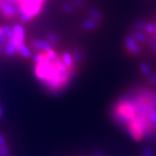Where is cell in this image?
<instances>
[{
  "mask_svg": "<svg viewBox=\"0 0 156 156\" xmlns=\"http://www.w3.org/2000/svg\"><path fill=\"white\" fill-rule=\"evenodd\" d=\"M62 8L66 12H71L73 11V7L70 5H64Z\"/></svg>",
  "mask_w": 156,
  "mask_h": 156,
  "instance_id": "cell-10",
  "label": "cell"
},
{
  "mask_svg": "<svg viewBox=\"0 0 156 156\" xmlns=\"http://www.w3.org/2000/svg\"><path fill=\"white\" fill-rule=\"evenodd\" d=\"M61 58L62 62L66 65V67L69 70H72L73 67H74V62H75L72 54H70L69 52H63L62 54Z\"/></svg>",
  "mask_w": 156,
  "mask_h": 156,
  "instance_id": "cell-6",
  "label": "cell"
},
{
  "mask_svg": "<svg viewBox=\"0 0 156 156\" xmlns=\"http://www.w3.org/2000/svg\"><path fill=\"white\" fill-rule=\"evenodd\" d=\"M149 119H150L151 122H153L156 126V111L153 110L149 114Z\"/></svg>",
  "mask_w": 156,
  "mask_h": 156,
  "instance_id": "cell-9",
  "label": "cell"
},
{
  "mask_svg": "<svg viewBox=\"0 0 156 156\" xmlns=\"http://www.w3.org/2000/svg\"><path fill=\"white\" fill-rule=\"evenodd\" d=\"M0 150H1V156H9L10 155V152L8 147L5 145L0 147Z\"/></svg>",
  "mask_w": 156,
  "mask_h": 156,
  "instance_id": "cell-8",
  "label": "cell"
},
{
  "mask_svg": "<svg viewBox=\"0 0 156 156\" xmlns=\"http://www.w3.org/2000/svg\"><path fill=\"white\" fill-rule=\"evenodd\" d=\"M3 50H4V44L0 43V52H1Z\"/></svg>",
  "mask_w": 156,
  "mask_h": 156,
  "instance_id": "cell-12",
  "label": "cell"
},
{
  "mask_svg": "<svg viewBox=\"0 0 156 156\" xmlns=\"http://www.w3.org/2000/svg\"><path fill=\"white\" fill-rule=\"evenodd\" d=\"M0 156H1V150H0Z\"/></svg>",
  "mask_w": 156,
  "mask_h": 156,
  "instance_id": "cell-13",
  "label": "cell"
},
{
  "mask_svg": "<svg viewBox=\"0 0 156 156\" xmlns=\"http://www.w3.org/2000/svg\"><path fill=\"white\" fill-rule=\"evenodd\" d=\"M5 145V137L0 134V147Z\"/></svg>",
  "mask_w": 156,
  "mask_h": 156,
  "instance_id": "cell-11",
  "label": "cell"
},
{
  "mask_svg": "<svg viewBox=\"0 0 156 156\" xmlns=\"http://www.w3.org/2000/svg\"><path fill=\"white\" fill-rule=\"evenodd\" d=\"M17 53L20 54L23 57H25V58H30L31 57V51L24 44L18 46Z\"/></svg>",
  "mask_w": 156,
  "mask_h": 156,
  "instance_id": "cell-7",
  "label": "cell"
},
{
  "mask_svg": "<svg viewBox=\"0 0 156 156\" xmlns=\"http://www.w3.org/2000/svg\"><path fill=\"white\" fill-rule=\"evenodd\" d=\"M0 115H1V109H0Z\"/></svg>",
  "mask_w": 156,
  "mask_h": 156,
  "instance_id": "cell-14",
  "label": "cell"
},
{
  "mask_svg": "<svg viewBox=\"0 0 156 156\" xmlns=\"http://www.w3.org/2000/svg\"><path fill=\"white\" fill-rule=\"evenodd\" d=\"M124 48L130 56H140L145 50L156 53V14L135 23L124 39Z\"/></svg>",
  "mask_w": 156,
  "mask_h": 156,
  "instance_id": "cell-1",
  "label": "cell"
},
{
  "mask_svg": "<svg viewBox=\"0 0 156 156\" xmlns=\"http://www.w3.org/2000/svg\"><path fill=\"white\" fill-rule=\"evenodd\" d=\"M19 7V21L28 23L42 12L46 0H15Z\"/></svg>",
  "mask_w": 156,
  "mask_h": 156,
  "instance_id": "cell-2",
  "label": "cell"
},
{
  "mask_svg": "<svg viewBox=\"0 0 156 156\" xmlns=\"http://www.w3.org/2000/svg\"><path fill=\"white\" fill-rule=\"evenodd\" d=\"M117 112L120 115V118L125 120V121L128 120V119H132L134 116V107L130 104H128V103L122 104Z\"/></svg>",
  "mask_w": 156,
  "mask_h": 156,
  "instance_id": "cell-5",
  "label": "cell"
},
{
  "mask_svg": "<svg viewBox=\"0 0 156 156\" xmlns=\"http://www.w3.org/2000/svg\"><path fill=\"white\" fill-rule=\"evenodd\" d=\"M0 15L7 20H19L20 11L15 0H0Z\"/></svg>",
  "mask_w": 156,
  "mask_h": 156,
  "instance_id": "cell-3",
  "label": "cell"
},
{
  "mask_svg": "<svg viewBox=\"0 0 156 156\" xmlns=\"http://www.w3.org/2000/svg\"><path fill=\"white\" fill-rule=\"evenodd\" d=\"M100 156H101V155H100Z\"/></svg>",
  "mask_w": 156,
  "mask_h": 156,
  "instance_id": "cell-15",
  "label": "cell"
},
{
  "mask_svg": "<svg viewBox=\"0 0 156 156\" xmlns=\"http://www.w3.org/2000/svg\"><path fill=\"white\" fill-rule=\"evenodd\" d=\"M13 30V37H12V41L17 45L20 46L21 44H24V40H25V32H24V29L23 28L21 25L17 24L14 27H12Z\"/></svg>",
  "mask_w": 156,
  "mask_h": 156,
  "instance_id": "cell-4",
  "label": "cell"
}]
</instances>
